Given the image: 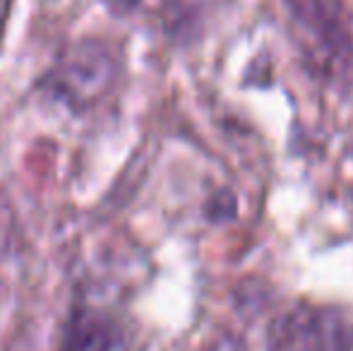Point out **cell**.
Returning <instances> with one entry per match:
<instances>
[{"mask_svg": "<svg viewBox=\"0 0 353 351\" xmlns=\"http://www.w3.org/2000/svg\"><path fill=\"white\" fill-rule=\"evenodd\" d=\"M118 68L106 43L79 41L68 48L58 63L46 72L43 87L74 111L99 103L116 82Z\"/></svg>", "mask_w": 353, "mask_h": 351, "instance_id": "cell-1", "label": "cell"}, {"mask_svg": "<svg viewBox=\"0 0 353 351\" xmlns=\"http://www.w3.org/2000/svg\"><path fill=\"white\" fill-rule=\"evenodd\" d=\"M270 351H353V320L332 305L298 303L272 323Z\"/></svg>", "mask_w": 353, "mask_h": 351, "instance_id": "cell-2", "label": "cell"}, {"mask_svg": "<svg viewBox=\"0 0 353 351\" xmlns=\"http://www.w3.org/2000/svg\"><path fill=\"white\" fill-rule=\"evenodd\" d=\"M58 351H130V332L111 310L77 301L63 325Z\"/></svg>", "mask_w": 353, "mask_h": 351, "instance_id": "cell-3", "label": "cell"}, {"mask_svg": "<svg viewBox=\"0 0 353 351\" xmlns=\"http://www.w3.org/2000/svg\"><path fill=\"white\" fill-rule=\"evenodd\" d=\"M210 351H248V349L238 337H221L212 344Z\"/></svg>", "mask_w": 353, "mask_h": 351, "instance_id": "cell-4", "label": "cell"}, {"mask_svg": "<svg viewBox=\"0 0 353 351\" xmlns=\"http://www.w3.org/2000/svg\"><path fill=\"white\" fill-rule=\"evenodd\" d=\"M10 3H12V0H0V37H3V29H5V22H8Z\"/></svg>", "mask_w": 353, "mask_h": 351, "instance_id": "cell-5", "label": "cell"}]
</instances>
